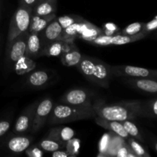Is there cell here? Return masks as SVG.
Wrapping results in <instances>:
<instances>
[{
    "label": "cell",
    "instance_id": "obj_1",
    "mask_svg": "<svg viewBox=\"0 0 157 157\" xmlns=\"http://www.w3.org/2000/svg\"><path fill=\"white\" fill-rule=\"evenodd\" d=\"M93 107L97 116L110 121L121 122L144 116V103L140 101H121L115 104H105L102 101H97Z\"/></svg>",
    "mask_w": 157,
    "mask_h": 157
},
{
    "label": "cell",
    "instance_id": "obj_2",
    "mask_svg": "<svg viewBox=\"0 0 157 157\" xmlns=\"http://www.w3.org/2000/svg\"><path fill=\"white\" fill-rule=\"evenodd\" d=\"M96 116L93 106H74L60 103L53 107L48 123L51 125L67 124L93 118Z\"/></svg>",
    "mask_w": 157,
    "mask_h": 157
},
{
    "label": "cell",
    "instance_id": "obj_3",
    "mask_svg": "<svg viewBox=\"0 0 157 157\" xmlns=\"http://www.w3.org/2000/svg\"><path fill=\"white\" fill-rule=\"evenodd\" d=\"M77 68L88 81L100 87L107 88L113 73L110 65L97 58L83 56Z\"/></svg>",
    "mask_w": 157,
    "mask_h": 157
},
{
    "label": "cell",
    "instance_id": "obj_4",
    "mask_svg": "<svg viewBox=\"0 0 157 157\" xmlns=\"http://www.w3.org/2000/svg\"><path fill=\"white\" fill-rule=\"evenodd\" d=\"M32 14V9L18 6L11 18L6 45L10 44L18 35L29 31Z\"/></svg>",
    "mask_w": 157,
    "mask_h": 157
},
{
    "label": "cell",
    "instance_id": "obj_5",
    "mask_svg": "<svg viewBox=\"0 0 157 157\" xmlns=\"http://www.w3.org/2000/svg\"><path fill=\"white\" fill-rule=\"evenodd\" d=\"M29 32L27 31L21 34L6 45V63L9 67L16 64L25 56L26 41Z\"/></svg>",
    "mask_w": 157,
    "mask_h": 157
},
{
    "label": "cell",
    "instance_id": "obj_6",
    "mask_svg": "<svg viewBox=\"0 0 157 157\" xmlns=\"http://www.w3.org/2000/svg\"><path fill=\"white\" fill-rule=\"evenodd\" d=\"M113 75L128 78H153L157 80V70L131 65H110Z\"/></svg>",
    "mask_w": 157,
    "mask_h": 157
},
{
    "label": "cell",
    "instance_id": "obj_7",
    "mask_svg": "<svg viewBox=\"0 0 157 157\" xmlns=\"http://www.w3.org/2000/svg\"><path fill=\"white\" fill-rule=\"evenodd\" d=\"M147 35L148 34L145 32L135 35H125L121 33L114 35H101L90 43L94 45L103 46V47L108 45H123L143 39L147 37Z\"/></svg>",
    "mask_w": 157,
    "mask_h": 157
},
{
    "label": "cell",
    "instance_id": "obj_8",
    "mask_svg": "<svg viewBox=\"0 0 157 157\" xmlns=\"http://www.w3.org/2000/svg\"><path fill=\"white\" fill-rule=\"evenodd\" d=\"M53 107V101L49 98H44L40 102H38L34 113L33 121L30 130L31 133H38L44 127L48 121Z\"/></svg>",
    "mask_w": 157,
    "mask_h": 157
},
{
    "label": "cell",
    "instance_id": "obj_9",
    "mask_svg": "<svg viewBox=\"0 0 157 157\" xmlns=\"http://www.w3.org/2000/svg\"><path fill=\"white\" fill-rule=\"evenodd\" d=\"M90 92L85 89L75 88L67 90L60 98V103L74 106H93Z\"/></svg>",
    "mask_w": 157,
    "mask_h": 157
},
{
    "label": "cell",
    "instance_id": "obj_10",
    "mask_svg": "<svg viewBox=\"0 0 157 157\" xmlns=\"http://www.w3.org/2000/svg\"><path fill=\"white\" fill-rule=\"evenodd\" d=\"M37 104L38 102L35 101L33 104H30L29 107L25 109L24 111L17 118L13 128L14 133L18 135L27 133L29 130L30 131Z\"/></svg>",
    "mask_w": 157,
    "mask_h": 157
},
{
    "label": "cell",
    "instance_id": "obj_11",
    "mask_svg": "<svg viewBox=\"0 0 157 157\" xmlns=\"http://www.w3.org/2000/svg\"><path fill=\"white\" fill-rule=\"evenodd\" d=\"M44 47V41L41 33L29 32L26 41L25 52V56L28 58H36L40 57Z\"/></svg>",
    "mask_w": 157,
    "mask_h": 157
},
{
    "label": "cell",
    "instance_id": "obj_12",
    "mask_svg": "<svg viewBox=\"0 0 157 157\" xmlns=\"http://www.w3.org/2000/svg\"><path fill=\"white\" fill-rule=\"evenodd\" d=\"M32 140L33 139L31 136H21V134H18V136L8 140L6 147L10 153L18 154L25 151L31 146Z\"/></svg>",
    "mask_w": 157,
    "mask_h": 157
},
{
    "label": "cell",
    "instance_id": "obj_13",
    "mask_svg": "<svg viewBox=\"0 0 157 157\" xmlns=\"http://www.w3.org/2000/svg\"><path fill=\"white\" fill-rule=\"evenodd\" d=\"M95 123L100 127L109 130L111 133L114 134L118 135L124 138V140H127L130 137L127 132L124 129L122 123L117 121H110V120L104 119V118L101 117L96 116L95 117Z\"/></svg>",
    "mask_w": 157,
    "mask_h": 157
},
{
    "label": "cell",
    "instance_id": "obj_14",
    "mask_svg": "<svg viewBox=\"0 0 157 157\" xmlns=\"http://www.w3.org/2000/svg\"><path fill=\"white\" fill-rule=\"evenodd\" d=\"M63 29L61 26L60 23L58 22L56 18H54L50 23L47 25V27L41 32V37H42L43 41H44V46L52 41H56L60 39L62 35Z\"/></svg>",
    "mask_w": 157,
    "mask_h": 157
},
{
    "label": "cell",
    "instance_id": "obj_15",
    "mask_svg": "<svg viewBox=\"0 0 157 157\" xmlns=\"http://www.w3.org/2000/svg\"><path fill=\"white\" fill-rule=\"evenodd\" d=\"M88 24L89 21H86L84 18L76 21L66 29H63L61 39L64 40L66 42L72 43L75 38L79 37L81 32L86 29Z\"/></svg>",
    "mask_w": 157,
    "mask_h": 157
},
{
    "label": "cell",
    "instance_id": "obj_16",
    "mask_svg": "<svg viewBox=\"0 0 157 157\" xmlns=\"http://www.w3.org/2000/svg\"><path fill=\"white\" fill-rule=\"evenodd\" d=\"M52 76L48 71H35L28 75L26 78V85L32 88H41L47 85Z\"/></svg>",
    "mask_w": 157,
    "mask_h": 157
},
{
    "label": "cell",
    "instance_id": "obj_17",
    "mask_svg": "<svg viewBox=\"0 0 157 157\" xmlns=\"http://www.w3.org/2000/svg\"><path fill=\"white\" fill-rule=\"evenodd\" d=\"M72 43L66 42L61 38L56 41H52L44 46L43 50L41 51L40 56H61L64 52H66L70 48Z\"/></svg>",
    "mask_w": 157,
    "mask_h": 157
},
{
    "label": "cell",
    "instance_id": "obj_18",
    "mask_svg": "<svg viewBox=\"0 0 157 157\" xmlns=\"http://www.w3.org/2000/svg\"><path fill=\"white\" fill-rule=\"evenodd\" d=\"M127 84L148 94H157V80L153 78H128Z\"/></svg>",
    "mask_w": 157,
    "mask_h": 157
},
{
    "label": "cell",
    "instance_id": "obj_19",
    "mask_svg": "<svg viewBox=\"0 0 157 157\" xmlns=\"http://www.w3.org/2000/svg\"><path fill=\"white\" fill-rule=\"evenodd\" d=\"M75 131L71 127H58L51 129L48 135V137L52 138L65 146V144L70 140L75 137Z\"/></svg>",
    "mask_w": 157,
    "mask_h": 157
},
{
    "label": "cell",
    "instance_id": "obj_20",
    "mask_svg": "<svg viewBox=\"0 0 157 157\" xmlns=\"http://www.w3.org/2000/svg\"><path fill=\"white\" fill-rule=\"evenodd\" d=\"M61 57V62L64 66L67 67H77L81 62L83 55L78 49L74 43L71 44L70 48L66 52H64Z\"/></svg>",
    "mask_w": 157,
    "mask_h": 157
},
{
    "label": "cell",
    "instance_id": "obj_21",
    "mask_svg": "<svg viewBox=\"0 0 157 157\" xmlns=\"http://www.w3.org/2000/svg\"><path fill=\"white\" fill-rule=\"evenodd\" d=\"M57 0H41L32 9V15L48 16L56 14Z\"/></svg>",
    "mask_w": 157,
    "mask_h": 157
},
{
    "label": "cell",
    "instance_id": "obj_22",
    "mask_svg": "<svg viewBox=\"0 0 157 157\" xmlns=\"http://www.w3.org/2000/svg\"><path fill=\"white\" fill-rule=\"evenodd\" d=\"M56 17V14L48 15V16H39V15H35L32 14L29 32L41 33L47 27L48 25Z\"/></svg>",
    "mask_w": 157,
    "mask_h": 157
},
{
    "label": "cell",
    "instance_id": "obj_23",
    "mask_svg": "<svg viewBox=\"0 0 157 157\" xmlns=\"http://www.w3.org/2000/svg\"><path fill=\"white\" fill-rule=\"evenodd\" d=\"M101 35H104L102 29H100V28L97 27V26L94 25L93 24L89 22L88 25L81 32L78 38L90 43Z\"/></svg>",
    "mask_w": 157,
    "mask_h": 157
},
{
    "label": "cell",
    "instance_id": "obj_24",
    "mask_svg": "<svg viewBox=\"0 0 157 157\" xmlns=\"http://www.w3.org/2000/svg\"><path fill=\"white\" fill-rule=\"evenodd\" d=\"M38 146L43 150V151L48 152V153H52L60 149L64 148L65 146L61 144L58 141L52 139V138L47 137L41 140L38 144Z\"/></svg>",
    "mask_w": 157,
    "mask_h": 157
},
{
    "label": "cell",
    "instance_id": "obj_25",
    "mask_svg": "<svg viewBox=\"0 0 157 157\" xmlns=\"http://www.w3.org/2000/svg\"><path fill=\"white\" fill-rule=\"evenodd\" d=\"M121 123H122L124 129L130 137L134 138L140 142H144V140L141 135L139 129L134 123L132 122L131 120H126V121H121Z\"/></svg>",
    "mask_w": 157,
    "mask_h": 157
},
{
    "label": "cell",
    "instance_id": "obj_26",
    "mask_svg": "<svg viewBox=\"0 0 157 157\" xmlns=\"http://www.w3.org/2000/svg\"><path fill=\"white\" fill-rule=\"evenodd\" d=\"M126 142L127 140H124V138L112 133L111 140H110V146H109L108 150H107V156H115L117 150Z\"/></svg>",
    "mask_w": 157,
    "mask_h": 157
},
{
    "label": "cell",
    "instance_id": "obj_27",
    "mask_svg": "<svg viewBox=\"0 0 157 157\" xmlns=\"http://www.w3.org/2000/svg\"><path fill=\"white\" fill-rule=\"evenodd\" d=\"M129 147L132 150L136 157H150V155L144 149V147L140 144V141L136 140L133 137H130L127 140Z\"/></svg>",
    "mask_w": 157,
    "mask_h": 157
},
{
    "label": "cell",
    "instance_id": "obj_28",
    "mask_svg": "<svg viewBox=\"0 0 157 157\" xmlns=\"http://www.w3.org/2000/svg\"><path fill=\"white\" fill-rule=\"evenodd\" d=\"M144 22H133L132 24L129 25L127 27L124 28L121 32V34L125 35H135L137 34L141 33L144 32Z\"/></svg>",
    "mask_w": 157,
    "mask_h": 157
},
{
    "label": "cell",
    "instance_id": "obj_29",
    "mask_svg": "<svg viewBox=\"0 0 157 157\" xmlns=\"http://www.w3.org/2000/svg\"><path fill=\"white\" fill-rule=\"evenodd\" d=\"M112 133H106L101 137L99 143V153L98 156H107V150L110 146Z\"/></svg>",
    "mask_w": 157,
    "mask_h": 157
},
{
    "label": "cell",
    "instance_id": "obj_30",
    "mask_svg": "<svg viewBox=\"0 0 157 157\" xmlns=\"http://www.w3.org/2000/svg\"><path fill=\"white\" fill-rule=\"evenodd\" d=\"M144 116L157 117V98L144 104Z\"/></svg>",
    "mask_w": 157,
    "mask_h": 157
},
{
    "label": "cell",
    "instance_id": "obj_31",
    "mask_svg": "<svg viewBox=\"0 0 157 157\" xmlns=\"http://www.w3.org/2000/svg\"><path fill=\"white\" fill-rule=\"evenodd\" d=\"M83 18L76 15H62V16L57 17L58 22L60 23L61 26L63 29H66L67 27L70 26L71 25L74 24L76 21L82 19Z\"/></svg>",
    "mask_w": 157,
    "mask_h": 157
},
{
    "label": "cell",
    "instance_id": "obj_32",
    "mask_svg": "<svg viewBox=\"0 0 157 157\" xmlns=\"http://www.w3.org/2000/svg\"><path fill=\"white\" fill-rule=\"evenodd\" d=\"M64 149L71 155V156H76L79 153L80 140L77 138H72L65 144Z\"/></svg>",
    "mask_w": 157,
    "mask_h": 157
},
{
    "label": "cell",
    "instance_id": "obj_33",
    "mask_svg": "<svg viewBox=\"0 0 157 157\" xmlns=\"http://www.w3.org/2000/svg\"><path fill=\"white\" fill-rule=\"evenodd\" d=\"M115 156L117 157H136V155L133 153L130 147H129L127 142L123 144L116 152Z\"/></svg>",
    "mask_w": 157,
    "mask_h": 157
},
{
    "label": "cell",
    "instance_id": "obj_34",
    "mask_svg": "<svg viewBox=\"0 0 157 157\" xmlns=\"http://www.w3.org/2000/svg\"><path fill=\"white\" fill-rule=\"evenodd\" d=\"M103 32L105 35H114L117 34H120V29L117 25L112 22H107L103 25Z\"/></svg>",
    "mask_w": 157,
    "mask_h": 157
},
{
    "label": "cell",
    "instance_id": "obj_35",
    "mask_svg": "<svg viewBox=\"0 0 157 157\" xmlns=\"http://www.w3.org/2000/svg\"><path fill=\"white\" fill-rule=\"evenodd\" d=\"M25 152V154L29 157H41L44 155L43 150L38 145L34 146V147L30 146Z\"/></svg>",
    "mask_w": 157,
    "mask_h": 157
},
{
    "label": "cell",
    "instance_id": "obj_36",
    "mask_svg": "<svg viewBox=\"0 0 157 157\" xmlns=\"http://www.w3.org/2000/svg\"><path fill=\"white\" fill-rule=\"evenodd\" d=\"M144 32H147L148 35L151 32L157 33V15H156L151 21H148L147 23H144Z\"/></svg>",
    "mask_w": 157,
    "mask_h": 157
},
{
    "label": "cell",
    "instance_id": "obj_37",
    "mask_svg": "<svg viewBox=\"0 0 157 157\" xmlns=\"http://www.w3.org/2000/svg\"><path fill=\"white\" fill-rule=\"evenodd\" d=\"M11 127V122L9 120L0 121V137L4 136L9 131Z\"/></svg>",
    "mask_w": 157,
    "mask_h": 157
},
{
    "label": "cell",
    "instance_id": "obj_38",
    "mask_svg": "<svg viewBox=\"0 0 157 157\" xmlns=\"http://www.w3.org/2000/svg\"><path fill=\"white\" fill-rule=\"evenodd\" d=\"M39 0H19V6L33 9Z\"/></svg>",
    "mask_w": 157,
    "mask_h": 157
},
{
    "label": "cell",
    "instance_id": "obj_39",
    "mask_svg": "<svg viewBox=\"0 0 157 157\" xmlns=\"http://www.w3.org/2000/svg\"><path fill=\"white\" fill-rule=\"evenodd\" d=\"M52 155L53 157H72L71 155L68 153L64 148L60 149L55 152H52Z\"/></svg>",
    "mask_w": 157,
    "mask_h": 157
},
{
    "label": "cell",
    "instance_id": "obj_40",
    "mask_svg": "<svg viewBox=\"0 0 157 157\" xmlns=\"http://www.w3.org/2000/svg\"><path fill=\"white\" fill-rule=\"evenodd\" d=\"M154 147H155V150H156V153H157V142H156L154 144Z\"/></svg>",
    "mask_w": 157,
    "mask_h": 157
},
{
    "label": "cell",
    "instance_id": "obj_41",
    "mask_svg": "<svg viewBox=\"0 0 157 157\" xmlns=\"http://www.w3.org/2000/svg\"><path fill=\"white\" fill-rule=\"evenodd\" d=\"M0 45H1V38H0Z\"/></svg>",
    "mask_w": 157,
    "mask_h": 157
},
{
    "label": "cell",
    "instance_id": "obj_42",
    "mask_svg": "<svg viewBox=\"0 0 157 157\" xmlns=\"http://www.w3.org/2000/svg\"><path fill=\"white\" fill-rule=\"evenodd\" d=\"M0 10H1V3H0Z\"/></svg>",
    "mask_w": 157,
    "mask_h": 157
},
{
    "label": "cell",
    "instance_id": "obj_43",
    "mask_svg": "<svg viewBox=\"0 0 157 157\" xmlns=\"http://www.w3.org/2000/svg\"><path fill=\"white\" fill-rule=\"evenodd\" d=\"M39 1H41V0H39ZM39 1H38V2H39Z\"/></svg>",
    "mask_w": 157,
    "mask_h": 157
}]
</instances>
